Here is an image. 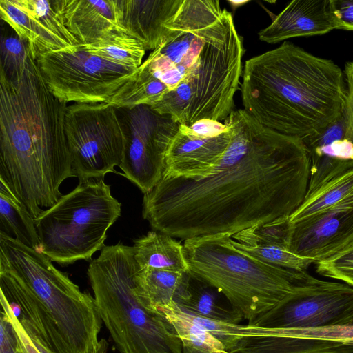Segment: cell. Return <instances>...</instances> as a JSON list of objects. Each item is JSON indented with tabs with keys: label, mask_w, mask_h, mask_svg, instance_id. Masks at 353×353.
Segmentation results:
<instances>
[{
	"label": "cell",
	"mask_w": 353,
	"mask_h": 353,
	"mask_svg": "<svg viewBox=\"0 0 353 353\" xmlns=\"http://www.w3.org/2000/svg\"><path fill=\"white\" fill-rule=\"evenodd\" d=\"M232 134L204 178H161L142 215L157 232L187 240L235 234L289 218L303 201L310 161L303 140L271 130L244 109L225 120Z\"/></svg>",
	"instance_id": "cell-1"
},
{
	"label": "cell",
	"mask_w": 353,
	"mask_h": 353,
	"mask_svg": "<svg viewBox=\"0 0 353 353\" xmlns=\"http://www.w3.org/2000/svg\"><path fill=\"white\" fill-rule=\"evenodd\" d=\"M165 28L141 65L169 90L151 108L185 125L225 121L234 110L245 52L232 14L219 0H183Z\"/></svg>",
	"instance_id": "cell-2"
},
{
	"label": "cell",
	"mask_w": 353,
	"mask_h": 353,
	"mask_svg": "<svg viewBox=\"0 0 353 353\" xmlns=\"http://www.w3.org/2000/svg\"><path fill=\"white\" fill-rule=\"evenodd\" d=\"M67 106L48 87L30 48L19 73L0 76V183L34 219L59 201L63 181L74 177Z\"/></svg>",
	"instance_id": "cell-3"
},
{
	"label": "cell",
	"mask_w": 353,
	"mask_h": 353,
	"mask_svg": "<svg viewBox=\"0 0 353 353\" xmlns=\"http://www.w3.org/2000/svg\"><path fill=\"white\" fill-rule=\"evenodd\" d=\"M241 79L244 110L286 136L303 139L320 132L345 107L346 83L339 66L291 42L248 59Z\"/></svg>",
	"instance_id": "cell-4"
},
{
	"label": "cell",
	"mask_w": 353,
	"mask_h": 353,
	"mask_svg": "<svg viewBox=\"0 0 353 353\" xmlns=\"http://www.w3.org/2000/svg\"><path fill=\"white\" fill-rule=\"evenodd\" d=\"M0 296L25 331L54 353H94L102 320L94 299L45 254L0 232Z\"/></svg>",
	"instance_id": "cell-5"
},
{
	"label": "cell",
	"mask_w": 353,
	"mask_h": 353,
	"mask_svg": "<svg viewBox=\"0 0 353 353\" xmlns=\"http://www.w3.org/2000/svg\"><path fill=\"white\" fill-rule=\"evenodd\" d=\"M141 268L132 246L105 245L88 268L100 317L120 353H183L172 325L160 313L148 310L134 291Z\"/></svg>",
	"instance_id": "cell-6"
},
{
	"label": "cell",
	"mask_w": 353,
	"mask_h": 353,
	"mask_svg": "<svg viewBox=\"0 0 353 353\" xmlns=\"http://www.w3.org/2000/svg\"><path fill=\"white\" fill-rule=\"evenodd\" d=\"M183 248L190 276L223 293L248 323L308 275L259 260L235 246L229 234L187 239Z\"/></svg>",
	"instance_id": "cell-7"
},
{
	"label": "cell",
	"mask_w": 353,
	"mask_h": 353,
	"mask_svg": "<svg viewBox=\"0 0 353 353\" xmlns=\"http://www.w3.org/2000/svg\"><path fill=\"white\" fill-rule=\"evenodd\" d=\"M121 213V203L103 179L79 182L34 223L40 252L62 265L88 260L101 250L108 230Z\"/></svg>",
	"instance_id": "cell-8"
},
{
	"label": "cell",
	"mask_w": 353,
	"mask_h": 353,
	"mask_svg": "<svg viewBox=\"0 0 353 353\" xmlns=\"http://www.w3.org/2000/svg\"><path fill=\"white\" fill-rule=\"evenodd\" d=\"M65 131L74 177L79 182L103 179L117 172L124 151V135L116 107L109 103L68 105Z\"/></svg>",
	"instance_id": "cell-9"
},
{
	"label": "cell",
	"mask_w": 353,
	"mask_h": 353,
	"mask_svg": "<svg viewBox=\"0 0 353 353\" xmlns=\"http://www.w3.org/2000/svg\"><path fill=\"white\" fill-rule=\"evenodd\" d=\"M46 84L60 100L69 103H110L136 74L77 45L35 55Z\"/></svg>",
	"instance_id": "cell-10"
},
{
	"label": "cell",
	"mask_w": 353,
	"mask_h": 353,
	"mask_svg": "<svg viewBox=\"0 0 353 353\" xmlns=\"http://www.w3.org/2000/svg\"><path fill=\"white\" fill-rule=\"evenodd\" d=\"M353 323V287L309 274L274 307L248 325L312 328Z\"/></svg>",
	"instance_id": "cell-11"
},
{
	"label": "cell",
	"mask_w": 353,
	"mask_h": 353,
	"mask_svg": "<svg viewBox=\"0 0 353 353\" xmlns=\"http://www.w3.org/2000/svg\"><path fill=\"white\" fill-rule=\"evenodd\" d=\"M116 108L124 135L119 168L145 194L160 181L168 145L180 124L149 105Z\"/></svg>",
	"instance_id": "cell-12"
},
{
	"label": "cell",
	"mask_w": 353,
	"mask_h": 353,
	"mask_svg": "<svg viewBox=\"0 0 353 353\" xmlns=\"http://www.w3.org/2000/svg\"><path fill=\"white\" fill-rule=\"evenodd\" d=\"M0 14L34 57L78 45L65 26L62 0H0Z\"/></svg>",
	"instance_id": "cell-13"
},
{
	"label": "cell",
	"mask_w": 353,
	"mask_h": 353,
	"mask_svg": "<svg viewBox=\"0 0 353 353\" xmlns=\"http://www.w3.org/2000/svg\"><path fill=\"white\" fill-rule=\"evenodd\" d=\"M290 224L289 250L316 263L326 260L353 241V194L325 210Z\"/></svg>",
	"instance_id": "cell-14"
},
{
	"label": "cell",
	"mask_w": 353,
	"mask_h": 353,
	"mask_svg": "<svg viewBox=\"0 0 353 353\" xmlns=\"http://www.w3.org/2000/svg\"><path fill=\"white\" fill-rule=\"evenodd\" d=\"M225 124L228 130L212 138L194 136L180 124L168 145L161 178L199 179L208 175L225 152L232 134L230 126Z\"/></svg>",
	"instance_id": "cell-15"
},
{
	"label": "cell",
	"mask_w": 353,
	"mask_h": 353,
	"mask_svg": "<svg viewBox=\"0 0 353 353\" xmlns=\"http://www.w3.org/2000/svg\"><path fill=\"white\" fill-rule=\"evenodd\" d=\"M225 349L230 353H353L343 343L278 335L273 328L225 323Z\"/></svg>",
	"instance_id": "cell-16"
},
{
	"label": "cell",
	"mask_w": 353,
	"mask_h": 353,
	"mask_svg": "<svg viewBox=\"0 0 353 353\" xmlns=\"http://www.w3.org/2000/svg\"><path fill=\"white\" fill-rule=\"evenodd\" d=\"M344 136L345 120L342 113L320 132L302 139L310 161L307 194L353 170V144Z\"/></svg>",
	"instance_id": "cell-17"
},
{
	"label": "cell",
	"mask_w": 353,
	"mask_h": 353,
	"mask_svg": "<svg viewBox=\"0 0 353 353\" xmlns=\"http://www.w3.org/2000/svg\"><path fill=\"white\" fill-rule=\"evenodd\" d=\"M337 29L331 0H294L271 23L258 33L268 43H277L288 39L321 35Z\"/></svg>",
	"instance_id": "cell-18"
},
{
	"label": "cell",
	"mask_w": 353,
	"mask_h": 353,
	"mask_svg": "<svg viewBox=\"0 0 353 353\" xmlns=\"http://www.w3.org/2000/svg\"><path fill=\"white\" fill-rule=\"evenodd\" d=\"M120 28L137 39L145 50H154L161 41L165 23L183 0H114Z\"/></svg>",
	"instance_id": "cell-19"
},
{
	"label": "cell",
	"mask_w": 353,
	"mask_h": 353,
	"mask_svg": "<svg viewBox=\"0 0 353 353\" xmlns=\"http://www.w3.org/2000/svg\"><path fill=\"white\" fill-rule=\"evenodd\" d=\"M62 11L78 45L93 43L121 29L114 0H62Z\"/></svg>",
	"instance_id": "cell-20"
},
{
	"label": "cell",
	"mask_w": 353,
	"mask_h": 353,
	"mask_svg": "<svg viewBox=\"0 0 353 353\" xmlns=\"http://www.w3.org/2000/svg\"><path fill=\"white\" fill-rule=\"evenodd\" d=\"M190 279L188 272L139 268L134 276V291L144 307L159 313V307L178 303L189 295Z\"/></svg>",
	"instance_id": "cell-21"
},
{
	"label": "cell",
	"mask_w": 353,
	"mask_h": 353,
	"mask_svg": "<svg viewBox=\"0 0 353 353\" xmlns=\"http://www.w3.org/2000/svg\"><path fill=\"white\" fill-rule=\"evenodd\" d=\"M134 259L141 269L188 272L183 244L175 238L150 231L134 241Z\"/></svg>",
	"instance_id": "cell-22"
},
{
	"label": "cell",
	"mask_w": 353,
	"mask_h": 353,
	"mask_svg": "<svg viewBox=\"0 0 353 353\" xmlns=\"http://www.w3.org/2000/svg\"><path fill=\"white\" fill-rule=\"evenodd\" d=\"M189 295L176 303L183 310L208 319L239 324L243 318L214 287L190 276Z\"/></svg>",
	"instance_id": "cell-23"
},
{
	"label": "cell",
	"mask_w": 353,
	"mask_h": 353,
	"mask_svg": "<svg viewBox=\"0 0 353 353\" xmlns=\"http://www.w3.org/2000/svg\"><path fill=\"white\" fill-rule=\"evenodd\" d=\"M157 312L174 327L183 353H230L208 330L191 320L176 302L159 307Z\"/></svg>",
	"instance_id": "cell-24"
},
{
	"label": "cell",
	"mask_w": 353,
	"mask_h": 353,
	"mask_svg": "<svg viewBox=\"0 0 353 353\" xmlns=\"http://www.w3.org/2000/svg\"><path fill=\"white\" fill-rule=\"evenodd\" d=\"M0 232L37 252L40 251V241L34 218L24 205L1 183Z\"/></svg>",
	"instance_id": "cell-25"
},
{
	"label": "cell",
	"mask_w": 353,
	"mask_h": 353,
	"mask_svg": "<svg viewBox=\"0 0 353 353\" xmlns=\"http://www.w3.org/2000/svg\"><path fill=\"white\" fill-rule=\"evenodd\" d=\"M79 46L111 63L134 69L142 64L146 51L137 39L121 29L112 31L93 43Z\"/></svg>",
	"instance_id": "cell-26"
},
{
	"label": "cell",
	"mask_w": 353,
	"mask_h": 353,
	"mask_svg": "<svg viewBox=\"0 0 353 353\" xmlns=\"http://www.w3.org/2000/svg\"><path fill=\"white\" fill-rule=\"evenodd\" d=\"M353 194V170L327 182L307 194L299 207L290 215L295 223L336 204Z\"/></svg>",
	"instance_id": "cell-27"
},
{
	"label": "cell",
	"mask_w": 353,
	"mask_h": 353,
	"mask_svg": "<svg viewBox=\"0 0 353 353\" xmlns=\"http://www.w3.org/2000/svg\"><path fill=\"white\" fill-rule=\"evenodd\" d=\"M237 248L259 260L277 267L298 272H307L316 261L291 252L288 247L276 243H254L243 245L233 239Z\"/></svg>",
	"instance_id": "cell-28"
},
{
	"label": "cell",
	"mask_w": 353,
	"mask_h": 353,
	"mask_svg": "<svg viewBox=\"0 0 353 353\" xmlns=\"http://www.w3.org/2000/svg\"><path fill=\"white\" fill-rule=\"evenodd\" d=\"M29 48L28 43L20 39L14 31L11 34H3L0 76L12 79L19 73L25 67Z\"/></svg>",
	"instance_id": "cell-29"
},
{
	"label": "cell",
	"mask_w": 353,
	"mask_h": 353,
	"mask_svg": "<svg viewBox=\"0 0 353 353\" xmlns=\"http://www.w3.org/2000/svg\"><path fill=\"white\" fill-rule=\"evenodd\" d=\"M274 331L284 336L327 341L353 346V323L312 328H274Z\"/></svg>",
	"instance_id": "cell-30"
},
{
	"label": "cell",
	"mask_w": 353,
	"mask_h": 353,
	"mask_svg": "<svg viewBox=\"0 0 353 353\" xmlns=\"http://www.w3.org/2000/svg\"><path fill=\"white\" fill-rule=\"evenodd\" d=\"M316 272L330 278L340 272H353V241L338 254L315 263Z\"/></svg>",
	"instance_id": "cell-31"
},
{
	"label": "cell",
	"mask_w": 353,
	"mask_h": 353,
	"mask_svg": "<svg viewBox=\"0 0 353 353\" xmlns=\"http://www.w3.org/2000/svg\"><path fill=\"white\" fill-rule=\"evenodd\" d=\"M2 310L8 315L25 353H54L42 344L37 338L29 335L23 329L17 317L14 315L6 301L0 296Z\"/></svg>",
	"instance_id": "cell-32"
},
{
	"label": "cell",
	"mask_w": 353,
	"mask_h": 353,
	"mask_svg": "<svg viewBox=\"0 0 353 353\" xmlns=\"http://www.w3.org/2000/svg\"><path fill=\"white\" fill-rule=\"evenodd\" d=\"M343 72L346 83V98L343 112L345 120L344 137L353 144V61L345 63Z\"/></svg>",
	"instance_id": "cell-33"
},
{
	"label": "cell",
	"mask_w": 353,
	"mask_h": 353,
	"mask_svg": "<svg viewBox=\"0 0 353 353\" xmlns=\"http://www.w3.org/2000/svg\"><path fill=\"white\" fill-rule=\"evenodd\" d=\"M0 353H25L11 321L3 310L0 319Z\"/></svg>",
	"instance_id": "cell-34"
},
{
	"label": "cell",
	"mask_w": 353,
	"mask_h": 353,
	"mask_svg": "<svg viewBox=\"0 0 353 353\" xmlns=\"http://www.w3.org/2000/svg\"><path fill=\"white\" fill-rule=\"evenodd\" d=\"M183 125L188 132L201 138L216 137L228 129L225 123L212 119H201L190 125Z\"/></svg>",
	"instance_id": "cell-35"
},
{
	"label": "cell",
	"mask_w": 353,
	"mask_h": 353,
	"mask_svg": "<svg viewBox=\"0 0 353 353\" xmlns=\"http://www.w3.org/2000/svg\"><path fill=\"white\" fill-rule=\"evenodd\" d=\"M337 29L353 31V0H331Z\"/></svg>",
	"instance_id": "cell-36"
},
{
	"label": "cell",
	"mask_w": 353,
	"mask_h": 353,
	"mask_svg": "<svg viewBox=\"0 0 353 353\" xmlns=\"http://www.w3.org/2000/svg\"><path fill=\"white\" fill-rule=\"evenodd\" d=\"M330 278L336 279L353 287V272H340L332 275Z\"/></svg>",
	"instance_id": "cell-37"
},
{
	"label": "cell",
	"mask_w": 353,
	"mask_h": 353,
	"mask_svg": "<svg viewBox=\"0 0 353 353\" xmlns=\"http://www.w3.org/2000/svg\"><path fill=\"white\" fill-rule=\"evenodd\" d=\"M108 343L105 339H101L99 341L97 346L94 353H107Z\"/></svg>",
	"instance_id": "cell-38"
},
{
	"label": "cell",
	"mask_w": 353,
	"mask_h": 353,
	"mask_svg": "<svg viewBox=\"0 0 353 353\" xmlns=\"http://www.w3.org/2000/svg\"><path fill=\"white\" fill-rule=\"evenodd\" d=\"M248 2H249V1H228V3L230 4L234 10L237 8L243 6Z\"/></svg>",
	"instance_id": "cell-39"
}]
</instances>
